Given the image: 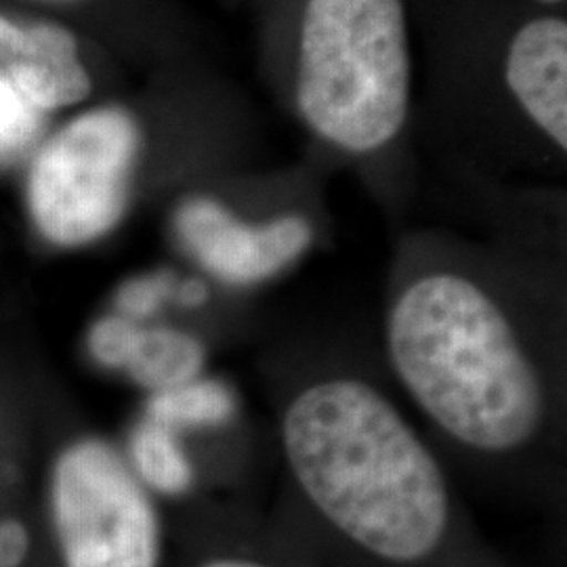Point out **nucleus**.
Instances as JSON below:
<instances>
[{
	"label": "nucleus",
	"instance_id": "f257e3e1",
	"mask_svg": "<svg viewBox=\"0 0 567 567\" xmlns=\"http://www.w3.org/2000/svg\"><path fill=\"white\" fill-rule=\"evenodd\" d=\"M529 313L458 269H426L386 305L389 364L412 404L482 463H532L555 440L559 381Z\"/></svg>",
	"mask_w": 567,
	"mask_h": 567
},
{
	"label": "nucleus",
	"instance_id": "f03ea898",
	"mask_svg": "<svg viewBox=\"0 0 567 567\" xmlns=\"http://www.w3.org/2000/svg\"><path fill=\"white\" fill-rule=\"evenodd\" d=\"M280 444L307 507L365 557L419 567L446 547V471L381 386L349 372L305 381L282 405Z\"/></svg>",
	"mask_w": 567,
	"mask_h": 567
},
{
	"label": "nucleus",
	"instance_id": "7ed1b4c3",
	"mask_svg": "<svg viewBox=\"0 0 567 567\" xmlns=\"http://www.w3.org/2000/svg\"><path fill=\"white\" fill-rule=\"evenodd\" d=\"M297 105L326 143L370 154L393 142L410 107L402 0H307Z\"/></svg>",
	"mask_w": 567,
	"mask_h": 567
},
{
	"label": "nucleus",
	"instance_id": "20e7f679",
	"mask_svg": "<svg viewBox=\"0 0 567 567\" xmlns=\"http://www.w3.org/2000/svg\"><path fill=\"white\" fill-rule=\"evenodd\" d=\"M142 133L122 107H100L68 122L32 154L23 210L51 250L76 252L112 236L133 200Z\"/></svg>",
	"mask_w": 567,
	"mask_h": 567
},
{
	"label": "nucleus",
	"instance_id": "39448f33",
	"mask_svg": "<svg viewBox=\"0 0 567 567\" xmlns=\"http://www.w3.org/2000/svg\"><path fill=\"white\" fill-rule=\"evenodd\" d=\"M42 507L61 567H161L158 501L137 482L118 442L84 431L51 452Z\"/></svg>",
	"mask_w": 567,
	"mask_h": 567
},
{
	"label": "nucleus",
	"instance_id": "423d86ee",
	"mask_svg": "<svg viewBox=\"0 0 567 567\" xmlns=\"http://www.w3.org/2000/svg\"><path fill=\"white\" fill-rule=\"evenodd\" d=\"M173 236L206 278L225 286L267 282L313 243L303 215L246 221L213 196H189L173 213Z\"/></svg>",
	"mask_w": 567,
	"mask_h": 567
},
{
	"label": "nucleus",
	"instance_id": "0eeeda50",
	"mask_svg": "<svg viewBox=\"0 0 567 567\" xmlns=\"http://www.w3.org/2000/svg\"><path fill=\"white\" fill-rule=\"evenodd\" d=\"M0 63L21 97L41 110L68 107L91 93L76 39L55 23L20 25L0 16Z\"/></svg>",
	"mask_w": 567,
	"mask_h": 567
},
{
	"label": "nucleus",
	"instance_id": "6e6552de",
	"mask_svg": "<svg viewBox=\"0 0 567 567\" xmlns=\"http://www.w3.org/2000/svg\"><path fill=\"white\" fill-rule=\"evenodd\" d=\"M508 91L553 145L567 150V23L536 18L524 23L508 44Z\"/></svg>",
	"mask_w": 567,
	"mask_h": 567
},
{
	"label": "nucleus",
	"instance_id": "1a4fd4ad",
	"mask_svg": "<svg viewBox=\"0 0 567 567\" xmlns=\"http://www.w3.org/2000/svg\"><path fill=\"white\" fill-rule=\"evenodd\" d=\"M208 349L194 330L168 322L140 326L122 379L143 395L183 385L206 372Z\"/></svg>",
	"mask_w": 567,
	"mask_h": 567
},
{
	"label": "nucleus",
	"instance_id": "9d476101",
	"mask_svg": "<svg viewBox=\"0 0 567 567\" xmlns=\"http://www.w3.org/2000/svg\"><path fill=\"white\" fill-rule=\"evenodd\" d=\"M118 446L131 473L156 501L183 498L196 487L198 466L177 431L140 414Z\"/></svg>",
	"mask_w": 567,
	"mask_h": 567
},
{
	"label": "nucleus",
	"instance_id": "9b49d317",
	"mask_svg": "<svg viewBox=\"0 0 567 567\" xmlns=\"http://www.w3.org/2000/svg\"><path fill=\"white\" fill-rule=\"evenodd\" d=\"M240 402L224 379L200 374L183 385L143 398V416L177 431L179 435L219 431L238 416Z\"/></svg>",
	"mask_w": 567,
	"mask_h": 567
},
{
	"label": "nucleus",
	"instance_id": "f8f14e48",
	"mask_svg": "<svg viewBox=\"0 0 567 567\" xmlns=\"http://www.w3.org/2000/svg\"><path fill=\"white\" fill-rule=\"evenodd\" d=\"M179 276L173 269H147L124 278L112 292L110 309L137 324L161 322L173 309V295Z\"/></svg>",
	"mask_w": 567,
	"mask_h": 567
},
{
	"label": "nucleus",
	"instance_id": "ddd939ff",
	"mask_svg": "<svg viewBox=\"0 0 567 567\" xmlns=\"http://www.w3.org/2000/svg\"><path fill=\"white\" fill-rule=\"evenodd\" d=\"M140 326L107 307L84 326L81 341L84 360L103 374L122 377Z\"/></svg>",
	"mask_w": 567,
	"mask_h": 567
},
{
	"label": "nucleus",
	"instance_id": "4468645a",
	"mask_svg": "<svg viewBox=\"0 0 567 567\" xmlns=\"http://www.w3.org/2000/svg\"><path fill=\"white\" fill-rule=\"evenodd\" d=\"M39 131V121L30 105L16 91L0 81V166L13 163L32 145Z\"/></svg>",
	"mask_w": 567,
	"mask_h": 567
},
{
	"label": "nucleus",
	"instance_id": "2eb2a0df",
	"mask_svg": "<svg viewBox=\"0 0 567 567\" xmlns=\"http://www.w3.org/2000/svg\"><path fill=\"white\" fill-rule=\"evenodd\" d=\"M32 529L20 515L0 517V567H23L32 555Z\"/></svg>",
	"mask_w": 567,
	"mask_h": 567
},
{
	"label": "nucleus",
	"instance_id": "dca6fc26",
	"mask_svg": "<svg viewBox=\"0 0 567 567\" xmlns=\"http://www.w3.org/2000/svg\"><path fill=\"white\" fill-rule=\"evenodd\" d=\"M210 301V286L203 276H185L177 280L175 295H173V307L182 311H198Z\"/></svg>",
	"mask_w": 567,
	"mask_h": 567
},
{
	"label": "nucleus",
	"instance_id": "f3484780",
	"mask_svg": "<svg viewBox=\"0 0 567 567\" xmlns=\"http://www.w3.org/2000/svg\"><path fill=\"white\" fill-rule=\"evenodd\" d=\"M198 567H278L274 564H267L255 557H244V555H219L210 557Z\"/></svg>",
	"mask_w": 567,
	"mask_h": 567
},
{
	"label": "nucleus",
	"instance_id": "a211bd4d",
	"mask_svg": "<svg viewBox=\"0 0 567 567\" xmlns=\"http://www.w3.org/2000/svg\"><path fill=\"white\" fill-rule=\"evenodd\" d=\"M536 2H543V4H561L566 0H536Z\"/></svg>",
	"mask_w": 567,
	"mask_h": 567
},
{
	"label": "nucleus",
	"instance_id": "6ab92c4d",
	"mask_svg": "<svg viewBox=\"0 0 567 567\" xmlns=\"http://www.w3.org/2000/svg\"><path fill=\"white\" fill-rule=\"evenodd\" d=\"M55 2H63V0H55Z\"/></svg>",
	"mask_w": 567,
	"mask_h": 567
}]
</instances>
